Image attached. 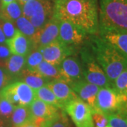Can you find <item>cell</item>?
<instances>
[{"label":"cell","mask_w":127,"mask_h":127,"mask_svg":"<svg viewBox=\"0 0 127 127\" xmlns=\"http://www.w3.org/2000/svg\"><path fill=\"white\" fill-rule=\"evenodd\" d=\"M76 127H94L92 109L78 97L70 101L64 107Z\"/></svg>","instance_id":"ba28073f"},{"label":"cell","mask_w":127,"mask_h":127,"mask_svg":"<svg viewBox=\"0 0 127 127\" xmlns=\"http://www.w3.org/2000/svg\"><path fill=\"white\" fill-rule=\"evenodd\" d=\"M45 121V120H42V119H35L32 122H28L25 124H23L22 126H20L18 127H40L42 122Z\"/></svg>","instance_id":"836d02e7"},{"label":"cell","mask_w":127,"mask_h":127,"mask_svg":"<svg viewBox=\"0 0 127 127\" xmlns=\"http://www.w3.org/2000/svg\"><path fill=\"white\" fill-rule=\"evenodd\" d=\"M0 27L4 34L6 40L13 37L17 31L14 22L0 18Z\"/></svg>","instance_id":"4dcf8cb0"},{"label":"cell","mask_w":127,"mask_h":127,"mask_svg":"<svg viewBox=\"0 0 127 127\" xmlns=\"http://www.w3.org/2000/svg\"><path fill=\"white\" fill-rule=\"evenodd\" d=\"M11 55L12 54L6 44L0 45V66L4 67L5 62Z\"/></svg>","instance_id":"d6a6232c"},{"label":"cell","mask_w":127,"mask_h":127,"mask_svg":"<svg viewBox=\"0 0 127 127\" xmlns=\"http://www.w3.org/2000/svg\"><path fill=\"white\" fill-rule=\"evenodd\" d=\"M13 81V78L10 76L4 67L0 66V91Z\"/></svg>","instance_id":"1f68e13d"},{"label":"cell","mask_w":127,"mask_h":127,"mask_svg":"<svg viewBox=\"0 0 127 127\" xmlns=\"http://www.w3.org/2000/svg\"><path fill=\"white\" fill-rule=\"evenodd\" d=\"M98 35L127 58V32L109 28H99Z\"/></svg>","instance_id":"5bb4252c"},{"label":"cell","mask_w":127,"mask_h":127,"mask_svg":"<svg viewBox=\"0 0 127 127\" xmlns=\"http://www.w3.org/2000/svg\"><path fill=\"white\" fill-rule=\"evenodd\" d=\"M32 115L35 119L47 120L52 119L59 112V108L35 98L29 105Z\"/></svg>","instance_id":"e0dca14e"},{"label":"cell","mask_w":127,"mask_h":127,"mask_svg":"<svg viewBox=\"0 0 127 127\" xmlns=\"http://www.w3.org/2000/svg\"><path fill=\"white\" fill-rule=\"evenodd\" d=\"M4 67L14 81H17L23 69L26 68V56L11 55L5 62Z\"/></svg>","instance_id":"ac0fdd59"},{"label":"cell","mask_w":127,"mask_h":127,"mask_svg":"<svg viewBox=\"0 0 127 127\" xmlns=\"http://www.w3.org/2000/svg\"><path fill=\"white\" fill-rule=\"evenodd\" d=\"M112 86L119 93L127 96V68L124 69L114 80Z\"/></svg>","instance_id":"4316f807"},{"label":"cell","mask_w":127,"mask_h":127,"mask_svg":"<svg viewBox=\"0 0 127 127\" xmlns=\"http://www.w3.org/2000/svg\"><path fill=\"white\" fill-rule=\"evenodd\" d=\"M10 119L12 127H18L35 120L32 115L29 106L16 107Z\"/></svg>","instance_id":"ffe728a7"},{"label":"cell","mask_w":127,"mask_h":127,"mask_svg":"<svg viewBox=\"0 0 127 127\" xmlns=\"http://www.w3.org/2000/svg\"><path fill=\"white\" fill-rule=\"evenodd\" d=\"M42 61L43 57L40 50L32 49L26 56V68L35 71L36 68Z\"/></svg>","instance_id":"d4e9b609"},{"label":"cell","mask_w":127,"mask_h":127,"mask_svg":"<svg viewBox=\"0 0 127 127\" xmlns=\"http://www.w3.org/2000/svg\"><path fill=\"white\" fill-rule=\"evenodd\" d=\"M14 23L18 31L31 40L33 39L37 31L36 28L32 26V24L23 16H21L18 19H16Z\"/></svg>","instance_id":"cb8c5ba5"},{"label":"cell","mask_w":127,"mask_h":127,"mask_svg":"<svg viewBox=\"0 0 127 127\" xmlns=\"http://www.w3.org/2000/svg\"><path fill=\"white\" fill-rule=\"evenodd\" d=\"M99 28L127 32V0H100Z\"/></svg>","instance_id":"3957f363"},{"label":"cell","mask_w":127,"mask_h":127,"mask_svg":"<svg viewBox=\"0 0 127 127\" xmlns=\"http://www.w3.org/2000/svg\"><path fill=\"white\" fill-rule=\"evenodd\" d=\"M1 7H2V6H1V2L0 0V14H1Z\"/></svg>","instance_id":"ab89813d"},{"label":"cell","mask_w":127,"mask_h":127,"mask_svg":"<svg viewBox=\"0 0 127 127\" xmlns=\"http://www.w3.org/2000/svg\"><path fill=\"white\" fill-rule=\"evenodd\" d=\"M83 79L100 88L112 87L103 70L95 60L88 45L83 46L80 51Z\"/></svg>","instance_id":"8992f818"},{"label":"cell","mask_w":127,"mask_h":127,"mask_svg":"<svg viewBox=\"0 0 127 127\" xmlns=\"http://www.w3.org/2000/svg\"><path fill=\"white\" fill-rule=\"evenodd\" d=\"M35 71L50 81L53 80H62L59 66L42 61L37 67Z\"/></svg>","instance_id":"44dd1931"},{"label":"cell","mask_w":127,"mask_h":127,"mask_svg":"<svg viewBox=\"0 0 127 127\" xmlns=\"http://www.w3.org/2000/svg\"></svg>","instance_id":"60d3db41"},{"label":"cell","mask_w":127,"mask_h":127,"mask_svg":"<svg viewBox=\"0 0 127 127\" xmlns=\"http://www.w3.org/2000/svg\"><path fill=\"white\" fill-rule=\"evenodd\" d=\"M95 109L107 116L112 114H127V96L113 87L100 88L96 96Z\"/></svg>","instance_id":"277c9868"},{"label":"cell","mask_w":127,"mask_h":127,"mask_svg":"<svg viewBox=\"0 0 127 127\" xmlns=\"http://www.w3.org/2000/svg\"><path fill=\"white\" fill-rule=\"evenodd\" d=\"M63 110L59 109V112L51 119L50 127H69L68 119Z\"/></svg>","instance_id":"f546056e"},{"label":"cell","mask_w":127,"mask_h":127,"mask_svg":"<svg viewBox=\"0 0 127 127\" xmlns=\"http://www.w3.org/2000/svg\"><path fill=\"white\" fill-rule=\"evenodd\" d=\"M77 97L86 103L91 109H95L96 96L100 87L83 80L71 83L69 85Z\"/></svg>","instance_id":"4fadbf2b"},{"label":"cell","mask_w":127,"mask_h":127,"mask_svg":"<svg viewBox=\"0 0 127 127\" xmlns=\"http://www.w3.org/2000/svg\"><path fill=\"white\" fill-rule=\"evenodd\" d=\"M50 123H51V119L45 120V121H43V122H42L40 127H50Z\"/></svg>","instance_id":"d590c367"},{"label":"cell","mask_w":127,"mask_h":127,"mask_svg":"<svg viewBox=\"0 0 127 127\" xmlns=\"http://www.w3.org/2000/svg\"><path fill=\"white\" fill-rule=\"evenodd\" d=\"M87 34L71 23L59 20V40L68 46L76 47L83 45L87 39Z\"/></svg>","instance_id":"8fae6325"},{"label":"cell","mask_w":127,"mask_h":127,"mask_svg":"<svg viewBox=\"0 0 127 127\" xmlns=\"http://www.w3.org/2000/svg\"><path fill=\"white\" fill-rule=\"evenodd\" d=\"M16 106L0 96V118L4 120L10 119Z\"/></svg>","instance_id":"484cf974"},{"label":"cell","mask_w":127,"mask_h":127,"mask_svg":"<svg viewBox=\"0 0 127 127\" xmlns=\"http://www.w3.org/2000/svg\"><path fill=\"white\" fill-rule=\"evenodd\" d=\"M16 1H17L18 3H19V4H21V6H23V5L24 4H25L26 2V1H28V0H16Z\"/></svg>","instance_id":"74e56055"},{"label":"cell","mask_w":127,"mask_h":127,"mask_svg":"<svg viewBox=\"0 0 127 127\" xmlns=\"http://www.w3.org/2000/svg\"><path fill=\"white\" fill-rule=\"evenodd\" d=\"M0 96L17 106H29L35 98V91L21 81H14L0 91Z\"/></svg>","instance_id":"52a82bcc"},{"label":"cell","mask_w":127,"mask_h":127,"mask_svg":"<svg viewBox=\"0 0 127 127\" xmlns=\"http://www.w3.org/2000/svg\"><path fill=\"white\" fill-rule=\"evenodd\" d=\"M0 127H4V121L0 118Z\"/></svg>","instance_id":"f35d334b"},{"label":"cell","mask_w":127,"mask_h":127,"mask_svg":"<svg viewBox=\"0 0 127 127\" xmlns=\"http://www.w3.org/2000/svg\"><path fill=\"white\" fill-rule=\"evenodd\" d=\"M62 81L71 83L83 80L81 60L76 57L69 56L64 59L59 65Z\"/></svg>","instance_id":"7c38bea8"},{"label":"cell","mask_w":127,"mask_h":127,"mask_svg":"<svg viewBox=\"0 0 127 127\" xmlns=\"http://www.w3.org/2000/svg\"><path fill=\"white\" fill-rule=\"evenodd\" d=\"M22 16V6L16 0L1 7L0 18L14 22Z\"/></svg>","instance_id":"7402d4cb"},{"label":"cell","mask_w":127,"mask_h":127,"mask_svg":"<svg viewBox=\"0 0 127 127\" xmlns=\"http://www.w3.org/2000/svg\"><path fill=\"white\" fill-rule=\"evenodd\" d=\"M54 5L51 0H28L22 6V16L27 18L37 31L52 18Z\"/></svg>","instance_id":"5b68a950"},{"label":"cell","mask_w":127,"mask_h":127,"mask_svg":"<svg viewBox=\"0 0 127 127\" xmlns=\"http://www.w3.org/2000/svg\"><path fill=\"white\" fill-rule=\"evenodd\" d=\"M90 35L88 46L112 86L114 80L127 68V58L99 35Z\"/></svg>","instance_id":"7a4b0ae2"},{"label":"cell","mask_w":127,"mask_h":127,"mask_svg":"<svg viewBox=\"0 0 127 127\" xmlns=\"http://www.w3.org/2000/svg\"><path fill=\"white\" fill-rule=\"evenodd\" d=\"M6 45L12 55L26 56L34 49L31 39L28 38L18 30L13 37L6 40Z\"/></svg>","instance_id":"9a60e30c"},{"label":"cell","mask_w":127,"mask_h":127,"mask_svg":"<svg viewBox=\"0 0 127 127\" xmlns=\"http://www.w3.org/2000/svg\"><path fill=\"white\" fill-rule=\"evenodd\" d=\"M15 0H1V6H2V7L3 6H4L6 5H7L9 3H11V2H12V1H14Z\"/></svg>","instance_id":"8d00e7d4"},{"label":"cell","mask_w":127,"mask_h":127,"mask_svg":"<svg viewBox=\"0 0 127 127\" xmlns=\"http://www.w3.org/2000/svg\"><path fill=\"white\" fill-rule=\"evenodd\" d=\"M18 80L25 83L34 91H36L41 87L46 86L49 82H50L47 78L42 76L37 71H31L27 68L23 69L21 75L19 76Z\"/></svg>","instance_id":"d6986e66"},{"label":"cell","mask_w":127,"mask_h":127,"mask_svg":"<svg viewBox=\"0 0 127 127\" xmlns=\"http://www.w3.org/2000/svg\"><path fill=\"white\" fill-rule=\"evenodd\" d=\"M35 97L37 99L42 100L47 104L53 105L59 109H63L62 104H60L59 100L56 97L54 93L47 85L35 91Z\"/></svg>","instance_id":"603a6c76"},{"label":"cell","mask_w":127,"mask_h":127,"mask_svg":"<svg viewBox=\"0 0 127 127\" xmlns=\"http://www.w3.org/2000/svg\"><path fill=\"white\" fill-rule=\"evenodd\" d=\"M92 119L94 127H108V117L97 109H92Z\"/></svg>","instance_id":"f1b7e54d"},{"label":"cell","mask_w":127,"mask_h":127,"mask_svg":"<svg viewBox=\"0 0 127 127\" xmlns=\"http://www.w3.org/2000/svg\"><path fill=\"white\" fill-rule=\"evenodd\" d=\"M59 20L53 16L43 27L37 31L32 40L34 49H40L59 40Z\"/></svg>","instance_id":"30bf717a"},{"label":"cell","mask_w":127,"mask_h":127,"mask_svg":"<svg viewBox=\"0 0 127 127\" xmlns=\"http://www.w3.org/2000/svg\"><path fill=\"white\" fill-rule=\"evenodd\" d=\"M38 50L41 52L44 61L57 66H59L65 58L75 52V47L67 45L59 40Z\"/></svg>","instance_id":"9c48e42d"},{"label":"cell","mask_w":127,"mask_h":127,"mask_svg":"<svg viewBox=\"0 0 127 127\" xmlns=\"http://www.w3.org/2000/svg\"><path fill=\"white\" fill-rule=\"evenodd\" d=\"M54 16L73 24L87 35H98L97 0H53Z\"/></svg>","instance_id":"6da1fadb"},{"label":"cell","mask_w":127,"mask_h":127,"mask_svg":"<svg viewBox=\"0 0 127 127\" xmlns=\"http://www.w3.org/2000/svg\"><path fill=\"white\" fill-rule=\"evenodd\" d=\"M127 114L118 113L108 115L109 127H127Z\"/></svg>","instance_id":"83f0119b"},{"label":"cell","mask_w":127,"mask_h":127,"mask_svg":"<svg viewBox=\"0 0 127 127\" xmlns=\"http://www.w3.org/2000/svg\"><path fill=\"white\" fill-rule=\"evenodd\" d=\"M1 44H6V39L5 37L4 34L0 27V45Z\"/></svg>","instance_id":"e575fe53"},{"label":"cell","mask_w":127,"mask_h":127,"mask_svg":"<svg viewBox=\"0 0 127 127\" xmlns=\"http://www.w3.org/2000/svg\"><path fill=\"white\" fill-rule=\"evenodd\" d=\"M47 86L54 93L56 97L62 104L63 109L68 102L78 97L68 83L62 80L51 81Z\"/></svg>","instance_id":"2e32d148"}]
</instances>
